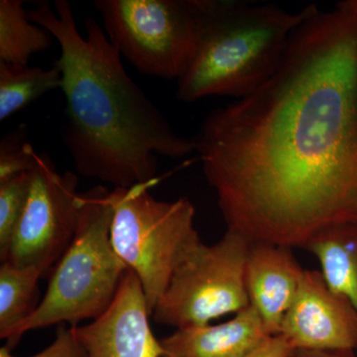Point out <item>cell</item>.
Masks as SVG:
<instances>
[{
	"instance_id": "obj_11",
	"label": "cell",
	"mask_w": 357,
	"mask_h": 357,
	"mask_svg": "<svg viewBox=\"0 0 357 357\" xmlns=\"http://www.w3.org/2000/svg\"><path fill=\"white\" fill-rule=\"evenodd\" d=\"M304 270L292 248L262 241L251 243L246 264L249 302L270 335H280L282 323L295 299Z\"/></svg>"
},
{
	"instance_id": "obj_15",
	"label": "cell",
	"mask_w": 357,
	"mask_h": 357,
	"mask_svg": "<svg viewBox=\"0 0 357 357\" xmlns=\"http://www.w3.org/2000/svg\"><path fill=\"white\" fill-rule=\"evenodd\" d=\"M45 275L41 267L16 266L3 262L0 266V337L36 311L40 302L38 281Z\"/></svg>"
},
{
	"instance_id": "obj_1",
	"label": "cell",
	"mask_w": 357,
	"mask_h": 357,
	"mask_svg": "<svg viewBox=\"0 0 357 357\" xmlns=\"http://www.w3.org/2000/svg\"><path fill=\"white\" fill-rule=\"evenodd\" d=\"M227 229L303 248L357 220V18L335 7L296 28L278 69L206 117L194 138Z\"/></svg>"
},
{
	"instance_id": "obj_17",
	"label": "cell",
	"mask_w": 357,
	"mask_h": 357,
	"mask_svg": "<svg viewBox=\"0 0 357 357\" xmlns=\"http://www.w3.org/2000/svg\"><path fill=\"white\" fill-rule=\"evenodd\" d=\"M32 171L0 184V259L6 261L14 234L24 211Z\"/></svg>"
},
{
	"instance_id": "obj_10",
	"label": "cell",
	"mask_w": 357,
	"mask_h": 357,
	"mask_svg": "<svg viewBox=\"0 0 357 357\" xmlns=\"http://www.w3.org/2000/svg\"><path fill=\"white\" fill-rule=\"evenodd\" d=\"M150 316L139 278L129 269L114 302L102 316L86 325L70 326L86 357H163Z\"/></svg>"
},
{
	"instance_id": "obj_22",
	"label": "cell",
	"mask_w": 357,
	"mask_h": 357,
	"mask_svg": "<svg viewBox=\"0 0 357 357\" xmlns=\"http://www.w3.org/2000/svg\"><path fill=\"white\" fill-rule=\"evenodd\" d=\"M337 6L357 18V0H345V1L338 2Z\"/></svg>"
},
{
	"instance_id": "obj_6",
	"label": "cell",
	"mask_w": 357,
	"mask_h": 357,
	"mask_svg": "<svg viewBox=\"0 0 357 357\" xmlns=\"http://www.w3.org/2000/svg\"><path fill=\"white\" fill-rule=\"evenodd\" d=\"M109 41L136 70L180 79L201 33L199 0H96Z\"/></svg>"
},
{
	"instance_id": "obj_5",
	"label": "cell",
	"mask_w": 357,
	"mask_h": 357,
	"mask_svg": "<svg viewBox=\"0 0 357 357\" xmlns=\"http://www.w3.org/2000/svg\"><path fill=\"white\" fill-rule=\"evenodd\" d=\"M157 182L158 178L128 189L116 188L109 195L114 211L112 245L139 278L151 316L177 268L202 241L191 201L153 198L150 189Z\"/></svg>"
},
{
	"instance_id": "obj_4",
	"label": "cell",
	"mask_w": 357,
	"mask_h": 357,
	"mask_svg": "<svg viewBox=\"0 0 357 357\" xmlns=\"http://www.w3.org/2000/svg\"><path fill=\"white\" fill-rule=\"evenodd\" d=\"M109 195L102 185L79 192L74 238L54 267L36 311L4 337L8 349L30 331L93 321L114 302L129 268L112 245L114 211Z\"/></svg>"
},
{
	"instance_id": "obj_2",
	"label": "cell",
	"mask_w": 357,
	"mask_h": 357,
	"mask_svg": "<svg viewBox=\"0 0 357 357\" xmlns=\"http://www.w3.org/2000/svg\"><path fill=\"white\" fill-rule=\"evenodd\" d=\"M37 2L31 22L60 47L54 65L62 75L66 121L62 137L77 173L128 189L156 178L158 156L181 159L196 152L192 138L176 132L124 69L121 55L95 18L77 29L67 0Z\"/></svg>"
},
{
	"instance_id": "obj_16",
	"label": "cell",
	"mask_w": 357,
	"mask_h": 357,
	"mask_svg": "<svg viewBox=\"0 0 357 357\" xmlns=\"http://www.w3.org/2000/svg\"><path fill=\"white\" fill-rule=\"evenodd\" d=\"M61 86L62 75L55 65L44 69L0 61V121H6L49 91L61 89Z\"/></svg>"
},
{
	"instance_id": "obj_13",
	"label": "cell",
	"mask_w": 357,
	"mask_h": 357,
	"mask_svg": "<svg viewBox=\"0 0 357 357\" xmlns=\"http://www.w3.org/2000/svg\"><path fill=\"white\" fill-rule=\"evenodd\" d=\"M302 248L317 258L328 287L357 311V220L319 230Z\"/></svg>"
},
{
	"instance_id": "obj_20",
	"label": "cell",
	"mask_w": 357,
	"mask_h": 357,
	"mask_svg": "<svg viewBox=\"0 0 357 357\" xmlns=\"http://www.w3.org/2000/svg\"><path fill=\"white\" fill-rule=\"evenodd\" d=\"M295 351L292 342L280 333L268 338L264 344L244 357H289Z\"/></svg>"
},
{
	"instance_id": "obj_9",
	"label": "cell",
	"mask_w": 357,
	"mask_h": 357,
	"mask_svg": "<svg viewBox=\"0 0 357 357\" xmlns=\"http://www.w3.org/2000/svg\"><path fill=\"white\" fill-rule=\"evenodd\" d=\"M280 333L296 349L357 351V311L321 271L305 269Z\"/></svg>"
},
{
	"instance_id": "obj_7",
	"label": "cell",
	"mask_w": 357,
	"mask_h": 357,
	"mask_svg": "<svg viewBox=\"0 0 357 357\" xmlns=\"http://www.w3.org/2000/svg\"><path fill=\"white\" fill-rule=\"evenodd\" d=\"M251 243L231 229L211 245L201 241L177 268L155 306V323L177 330L208 325L250 306L246 264Z\"/></svg>"
},
{
	"instance_id": "obj_21",
	"label": "cell",
	"mask_w": 357,
	"mask_h": 357,
	"mask_svg": "<svg viewBox=\"0 0 357 357\" xmlns=\"http://www.w3.org/2000/svg\"><path fill=\"white\" fill-rule=\"evenodd\" d=\"M289 357H357L354 351H303L296 349Z\"/></svg>"
},
{
	"instance_id": "obj_3",
	"label": "cell",
	"mask_w": 357,
	"mask_h": 357,
	"mask_svg": "<svg viewBox=\"0 0 357 357\" xmlns=\"http://www.w3.org/2000/svg\"><path fill=\"white\" fill-rule=\"evenodd\" d=\"M201 33L196 53L178 79L177 98L191 102L211 96L243 98L278 69L298 26L316 6L290 13L275 4L199 0Z\"/></svg>"
},
{
	"instance_id": "obj_8",
	"label": "cell",
	"mask_w": 357,
	"mask_h": 357,
	"mask_svg": "<svg viewBox=\"0 0 357 357\" xmlns=\"http://www.w3.org/2000/svg\"><path fill=\"white\" fill-rule=\"evenodd\" d=\"M77 185L76 174L59 173L48 155H35L29 197L4 262L52 273L76 234Z\"/></svg>"
},
{
	"instance_id": "obj_18",
	"label": "cell",
	"mask_w": 357,
	"mask_h": 357,
	"mask_svg": "<svg viewBox=\"0 0 357 357\" xmlns=\"http://www.w3.org/2000/svg\"><path fill=\"white\" fill-rule=\"evenodd\" d=\"M34 148L23 141L20 133H11L0 144V184L31 172L35 165Z\"/></svg>"
},
{
	"instance_id": "obj_12",
	"label": "cell",
	"mask_w": 357,
	"mask_h": 357,
	"mask_svg": "<svg viewBox=\"0 0 357 357\" xmlns=\"http://www.w3.org/2000/svg\"><path fill=\"white\" fill-rule=\"evenodd\" d=\"M271 337L250 305L225 323L178 328L160 342L163 357H244Z\"/></svg>"
},
{
	"instance_id": "obj_14",
	"label": "cell",
	"mask_w": 357,
	"mask_h": 357,
	"mask_svg": "<svg viewBox=\"0 0 357 357\" xmlns=\"http://www.w3.org/2000/svg\"><path fill=\"white\" fill-rule=\"evenodd\" d=\"M53 35L31 22L20 0L0 1V61L27 66L35 54L48 50Z\"/></svg>"
},
{
	"instance_id": "obj_19",
	"label": "cell",
	"mask_w": 357,
	"mask_h": 357,
	"mask_svg": "<svg viewBox=\"0 0 357 357\" xmlns=\"http://www.w3.org/2000/svg\"><path fill=\"white\" fill-rule=\"evenodd\" d=\"M0 357H16L11 354V349L6 345L0 349ZM28 357H86V351L76 335L72 326L68 328L65 324L59 326L55 340L43 351Z\"/></svg>"
}]
</instances>
